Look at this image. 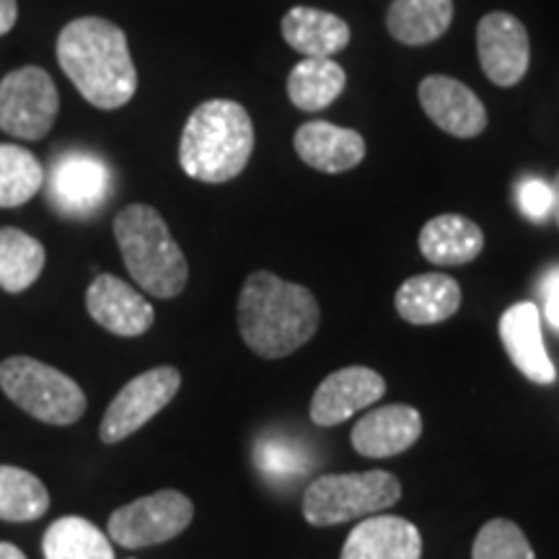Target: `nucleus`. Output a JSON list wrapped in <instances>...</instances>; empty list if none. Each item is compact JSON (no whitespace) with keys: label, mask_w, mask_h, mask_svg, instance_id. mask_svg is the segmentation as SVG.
<instances>
[{"label":"nucleus","mask_w":559,"mask_h":559,"mask_svg":"<svg viewBox=\"0 0 559 559\" xmlns=\"http://www.w3.org/2000/svg\"><path fill=\"white\" fill-rule=\"evenodd\" d=\"M542 296H544V298L559 296V267L547 272V275L542 277Z\"/></svg>","instance_id":"32"},{"label":"nucleus","mask_w":559,"mask_h":559,"mask_svg":"<svg viewBox=\"0 0 559 559\" xmlns=\"http://www.w3.org/2000/svg\"><path fill=\"white\" fill-rule=\"evenodd\" d=\"M479 66L495 86L510 88L528 73V32L510 13L492 11L477 24Z\"/></svg>","instance_id":"11"},{"label":"nucleus","mask_w":559,"mask_h":559,"mask_svg":"<svg viewBox=\"0 0 559 559\" xmlns=\"http://www.w3.org/2000/svg\"><path fill=\"white\" fill-rule=\"evenodd\" d=\"M544 317L555 330H559V296H549L547 306H544Z\"/></svg>","instance_id":"33"},{"label":"nucleus","mask_w":559,"mask_h":559,"mask_svg":"<svg viewBox=\"0 0 559 559\" xmlns=\"http://www.w3.org/2000/svg\"><path fill=\"white\" fill-rule=\"evenodd\" d=\"M45 247L21 228H0V288L21 293L45 270Z\"/></svg>","instance_id":"25"},{"label":"nucleus","mask_w":559,"mask_h":559,"mask_svg":"<svg viewBox=\"0 0 559 559\" xmlns=\"http://www.w3.org/2000/svg\"><path fill=\"white\" fill-rule=\"evenodd\" d=\"M50 508V492L39 477L19 466H0V521L29 523Z\"/></svg>","instance_id":"26"},{"label":"nucleus","mask_w":559,"mask_h":559,"mask_svg":"<svg viewBox=\"0 0 559 559\" xmlns=\"http://www.w3.org/2000/svg\"><path fill=\"white\" fill-rule=\"evenodd\" d=\"M45 185V169L32 151L21 145H0V207L29 202Z\"/></svg>","instance_id":"27"},{"label":"nucleus","mask_w":559,"mask_h":559,"mask_svg":"<svg viewBox=\"0 0 559 559\" xmlns=\"http://www.w3.org/2000/svg\"><path fill=\"white\" fill-rule=\"evenodd\" d=\"M293 145L306 166L324 174L349 171L366 158V140L358 130L337 128L324 120L300 124Z\"/></svg>","instance_id":"17"},{"label":"nucleus","mask_w":559,"mask_h":559,"mask_svg":"<svg viewBox=\"0 0 559 559\" xmlns=\"http://www.w3.org/2000/svg\"><path fill=\"white\" fill-rule=\"evenodd\" d=\"M181 386V373L174 366H158L145 370L124 383L120 394L104 412L99 436L104 443H120L151 423L169 404Z\"/></svg>","instance_id":"9"},{"label":"nucleus","mask_w":559,"mask_h":559,"mask_svg":"<svg viewBox=\"0 0 559 559\" xmlns=\"http://www.w3.org/2000/svg\"><path fill=\"white\" fill-rule=\"evenodd\" d=\"M58 62L83 99L96 109H120L138 91L128 37L107 19L70 21L58 37Z\"/></svg>","instance_id":"1"},{"label":"nucleus","mask_w":559,"mask_h":559,"mask_svg":"<svg viewBox=\"0 0 559 559\" xmlns=\"http://www.w3.org/2000/svg\"><path fill=\"white\" fill-rule=\"evenodd\" d=\"M115 239L124 267L145 293L177 298L187 288L190 264L169 226L151 205H128L115 218Z\"/></svg>","instance_id":"4"},{"label":"nucleus","mask_w":559,"mask_h":559,"mask_svg":"<svg viewBox=\"0 0 559 559\" xmlns=\"http://www.w3.org/2000/svg\"><path fill=\"white\" fill-rule=\"evenodd\" d=\"M254 461L264 477L285 485V481H298L311 469V456L298 440L285 436H264L254 445Z\"/></svg>","instance_id":"28"},{"label":"nucleus","mask_w":559,"mask_h":559,"mask_svg":"<svg viewBox=\"0 0 559 559\" xmlns=\"http://www.w3.org/2000/svg\"><path fill=\"white\" fill-rule=\"evenodd\" d=\"M402 498V481L389 472L324 474L317 477L304 495V519L311 526H337L366 519L396 506Z\"/></svg>","instance_id":"5"},{"label":"nucleus","mask_w":559,"mask_h":559,"mask_svg":"<svg viewBox=\"0 0 559 559\" xmlns=\"http://www.w3.org/2000/svg\"><path fill=\"white\" fill-rule=\"evenodd\" d=\"M383 394H386V381L373 368H340L326 376L319 383V389L313 391L311 419L319 428H334V425L358 415L360 409H368Z\"/></svg>","instance_id":"12"},{"label":"nucleus","mask_w":559,"mask_h":559,"mask_svg":"<svg viewBox=\"0 0 559 559\" xmlns=\"http://www.w3.org/2000/svg\"><path fill=\"white\" fill-rule=\"evenodd\" d=\"M194 519V506L177 489H160L135 502L117 508L109 515V539L120 547L143 549L171 542Z\"/></svg>","instance_id":"8"},{"label":"nucleus","mask_w":559,"mask_h":559,"mask_svg":"<svg viewBox=\"0 0 559 559\" xmlns=\"http://www.w3.org/2000/svg\"><path fill=\"white\" fill-rule=\"evenodd\" d=\"M423 436V417L409 404H386L358 419L353 449L366 459H391L409 451Z\"/></svg>","instance_id":"16"},{"label":"nucleus","mask_w":559,"mask_h":559,"mask_svg":"<svg viewBox=\"0 0 559 559\" xmlns=\"http://www.w3.org/2000/svg\"><path fill=\"white\" fill-rule=\"evenodd\" d=\"M60 94L47 70L26 66L0 81V130L19 140H39L52 130Z\"/></svg>","instance_id":"7"},{"label":"nucleus","mask_w":559,"mask_h":559,"mask_svg":"<svg viewBox=\"0 0 559 559\" xmlns=\"http://www.w3.org/2000/svg\"><path fill=\"white\" fill-rule=\"evenodd\" d=\"M47 194L60 215L88 218L111 194V171L88 151H68L55 160Z\"/></svg>","instance_id":"10"},{"label":"nucleus","mask_w":559,"mask_h":559,"mask_svg":"<svg viewBox=\"0 0 559 559\" xmlns=\"http://www.w3.org/2000/svg\"><path fill=\"white\" fill-rule=\"evenodd\" d=\"M347 73L332 58L300 60L288 75V96L300 111H321L340 99L345 91Z\"/></svg>","instance_id":"23"},{"label":"nucleus","mask_w":559,"mask_h":559,"mask_svg":"<svg viewBox=\"0 0 559 559\" xmlns=\"http://www.w3.org/2000/svg\"><path fill=\"white\" fill-rule=\"evenodd\" d=\"M396 311L407 324L430 326L451 319L461 309V285L443 272L415 275L396 290Z\"/></svg>","instance_id":"19"},{"label":"nucleus","mask_w":559,"mask_h":559,"mask_svg":"<svg viewBox=\"0 0 559 559\" xmlns=\"http://www.w3.org/2000/svg\"><path fill=\"white\" fill-rule=\"evenodd\" d=\"M485 249V234L466 215L445 213L419 230V251L438 267H459L477 260Z\"/></svg>","instance_id":"20"},{"label":"nucleus","mask_w":559,"mask_h":559,"mask_svg":"<svg viewBox=\"0 0 559 559\" xmlns=\"http://www.w3.org/2000/svg\"><path fill=\"white\" fill-rule=\"evenodd\" d=\"M0 559H26L24 551L9 542H0Z\"/></svg>","instance_id":"34"},{"label":"nucleus","mask_w":559,"mask_h":559,"mask_svg":"<svg viewBox=\"0 0 559 559\" xmlns=\"http://www.w3.org/2000/svg\"><path fill=\"white\" fill-rule=\"evenodd\" d=\"M254 151V122L239 102L210 99L192 111L179 143L187 177L223 185L247 169Z\"/></svg>","instance_id":"3"},{"label":"nucleus","mask_w":559,"mask_h":559,"mask_svg":"<svg viewBox=\"0 0 559 559\" xmlns=\"http://www.w3.org/2000/svg\"><path fill=\"white\" fill-rule=\"evenodd\" d=\"M500 340L510 362L528 381L539 383V386H549L557 381L555 362H551L542 340V313L536 304L523 300V304L510 306L500 317Z\"/></svg>","instance_id":"15"},{"label":"nucleus","mask_w":559,"mask_h":559,"mask_svg":"<svg viewBox=\"0 0 559 559\" xmlns=\"http://www.w3.org/2000/svg\"><path fill=\"white\" fill-rule=\"evenodd\" d=\"M19 19V3L16 0H0V37L9 34L16 26Z\"/></svg>","instance_id":"31"},{"label":"nucleus","mask_w":559,"mask_h":559,"mask_svg":"<svg viewBox=\"0 0 559 559\" xmlns=\"http://www.w3.org/2000/svg\"><path fill=\"white\" fill-rule=\"evenodd\" d=\"M0 389L26 415L47 425H73L86 412V394L79 383L62 370L26 355L0 362Z\"/></svg>","instance_id":"6"},{"label":"nucleus","mask_w":559,"mask_h":559,"mask_svg":"<svg viewBox=\"0 0 559 559\" xmlns=\"http://www.w3.org/2000/svg\"><path fill=\"white\" fill-rule=\"evenodd\" d=\"M551 218H555V223L559 226V174L555 177V181H551Z\"/></svg>","instance_id":"35"},{"label":"nucleus","mask_w":559,"mask_h":559,"mask_svg":"<svg viewBox=\"0 0 559 559\" xmlns=\"http://www.w3.org/2000/svg\"><path fill=\"white\" fill-rule=\"evenodd\" d=\"M519 205L528 221L544 223L551 218V185L542 179H523L519 187Z\"/></svg>","instance_id":"30"},{"label":"nucleus","mask_w":559,"mask_h":559,"mask_svg":"<svg viewBox=\"0 0 559 559\" xmlns=\"http://www.w3.org/2000/svg\"><path fill=\"white\" fill-rule=\"evenodd\" d=\"M91 319L117 337H140L153 326V306L135 288L115 275H99L86 290Z\"/></svg>","instance_id":"14"},{"label":"nucleus","mask_w":559,"mask_h":559,"mask_svg":"<svg viewBox=\"0 0 559 559\" xmlns=\"http://www.w3.org/2000/svg\"><path fill=\"white\" fill-rule=\"evenodd\" d=\"M239 330L260 358H288L319 330V304L304 285L275 272H251L239 296Z\"/></svg>","instance_id":"2"},{"label":"nucleus","mask_w":559,"mask_h":559,"mask_svg":"<svg viewBox=\"0 0 559 559\" xmlns=\"http://www.w3.org/2000/svg\"><path fill=\"white\" fill-rule=\"evenodd\" d=\"M283 37L304 58H334L349 45V26L337 13L296 5L283 16Z\"/></svg>","instance_id":"21"},{"label":"nucleus","mask_w":559,"mask_h":559,"mask_svg":"<svg viewBox=\"0 0 559 559\" xmlns=\"http://www.w3.org/2000/svg\"><path fill=\"white\" fill-rule=\"evenodd\" d=\"M45 559H115L109 536L81 515H66L45 531Z\"/></svg>","instance_id":"24"},{"label":"nucleus","mask_w":559,"mask_h":559,"mask_svg":"<svg viewBox=\"0 0 559 559\" xmlns=\"http://www.w3.org/2000/svg\"><path fill=\"white\" fill-rule=\"evenodd\" d=\"M423 536L419 528L400 515H381L360 521L349 531L340 559H419Z\"/></svg>","instance_id":"18"},{"label":"nucleus","mask_w":559,"mask_h":559,"mask_svg":"<svg viewBox=\"0 0 559 559\" xmlns=\"http://www.w3.org/2000/svg\"><path fill=\"white\" fill-rule=\"evenodd\" d=\"M472 559H536L526 534L508 519H492L479 528Z\"/></svg>","instance_id":"29"},{"label":"nucleus","mask_w":559,"mask_h":559,"mask_svg":"<svg viewBox=\"0 0 559 559\" xmlns=\"http://www.w3.org/2000/svg\"><path fill=\"white\" fill-rule=\"evenodd\" d=\"M453 0H394L386 13L389 34L402 45H430L449 32Z\"/></svg>","instance_id":"22"},{"label":"nucleus","mask_w":559,"mask_h":559,"mask_svg":"<svg viewBox=\"0 0 559 559\" xmlns=\"http://www.w3.org/2000/svg\"><path fill=\"white\" fill-rule=\"evenodd\" d=\"M419 104L440 130L453 138H477L487 128V109L479 96L449 75H428L419 83Z\"/></svg>","instance_id":"13"}]
</instances>
